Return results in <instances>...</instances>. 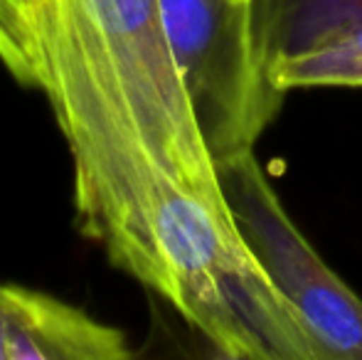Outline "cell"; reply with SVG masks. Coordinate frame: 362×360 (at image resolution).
<instances>
[{"label": "cell", "mask_w": 362, "mask_h": 360, "mask_svg": "<svg viewBox=\"0 0 362 360\" xmlns=\"http://www.w3.org/2000/svg\"><path fill=\"white\" fill-rule=\"evenodd\" d=\"M272 79L281 91L362 89V23L298 52L274 57Z\"/></svg>", "instance_id": "8992f818"}, {"label": "cell", "mask_w": 362, "mask_h": 360, "mask_svg": "<svg viewBox=\"0 0 362 360\" xmlns=\"http://www.w3.org/2000/svg\"><path fill=\"white\" fill-rule=\"evenodd\" d=\"M47 96L72 153L76 225L96 240L165 175L227 200L158 0H23Z\"/></svg>", "instance_id": "6da1fadb"}, {"label": "cell", "mask_w": 362, "mask_h": 360, "mask_svg": "<svg viewBox=\"0 0 362 360\" xmlns=\"http://www.w3.org/2000/svg\"><path fill=\"white\" fill-rule=\"evenodd\" d=\"M257 8L272 62L362 23V0H259Z\"/></svg>", "instance_id": "5b68a950"}, {"label": "cell", "mask_w": 362, "mask_h": 360, "mask_svg": "<svg viewBox=\"0 0 362 360\" xmlns=\"http://www.w3.org/2000/svg\"><path fill=\"white\" fill-rule=\"evenodd\" d=\"M0 64L18 84L37 89L40 64L23 0H0Z\"/></svg>", "instance_id": "52a82bcc"}, {"label": "cell", "mask_w": 362, "mask_h": 360, "mask_svg": "<svg viewBox=\"0 0 362 360\" xmlns=\"http://www.w3.org/2000/svg\"><path fill=\"white\" fill-rule=\"evenodd\" d=\"M217 170L244 240L325 360H362V298L300 232L254 151Z\"/></svg>", "instance_id": "3957f363"}, {"label": "cell", "mask_w": 362, "mask_h": 360, "mask_svg": "<svg viewBox=\"0 0 362 360\" xmlns=\"http://www.w3.org/2000/svg\"><path fill=\"white\" fill-rule=\"evenodd\" d=\"M173 57L217 168L254 151L284 106L257 5L158 0Z\"/></svg>", "instance_id": "7a4b0ae2"}, {"label": "cell", "mask_w": 362, "mask_h": 360, "mask_svg": "<svg viewBox=\"0 0 362 360\" xmlns=\"http://www.w3.org/2000/svg\"><path fill=\"white\" fill-rule=\"evenodd\" d=\"M129 338L40 289L0 281V360H124Z\"/></svg>", "instance_id": "277c9868"}]
</instances>
